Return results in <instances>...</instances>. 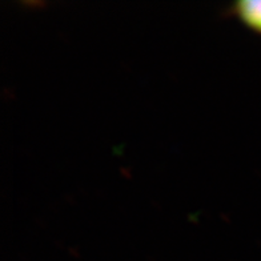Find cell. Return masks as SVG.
<instances>
[{
	"label": "cell",
	"mask_w": 261,
	"mask_h": 261,
	"mask_svg": "<svg viewBox=\"0 0 261 261\" xmlns=\"http://www.w3.org/2000/svg\"><path fill=\"white\" fill-rule=\"evenodd\" d=\"M233 14L247 27L261 34V0H241L233 4Z\"/></svg>",
	"instance_id": "obj_1"
}]
</instances>
